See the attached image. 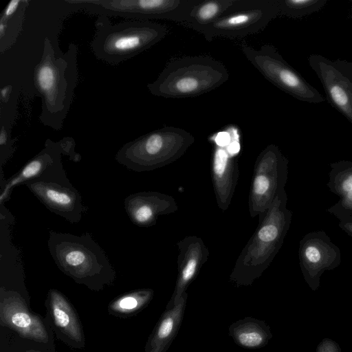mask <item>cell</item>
<instances>
[{"label": "cell", "instance_id": "cell-1", "mask_svg": "<svg viewBox=\"0 0 352 352\" xmlns=\"http://www.w3.org/2000/svg\"><path fill=\"white\" fill-rule=\"evenodd\" d=\"M77 47L70 44L60 54L46 38L41 60L34 72V82L42 98L40 120L55 129L61 128L72 102L77 84Z\"/></svg>", "mask_w": 352, "mask_h": 352}, {"label": "cell", "instance_id": "cell-2", "mask_svg": "<svg viewBox=\"0 0 352 352\" xmlns=\"http://www.w3.org/2000/svg\"><path fill=\"white\" fill-rule=\"evenodd\" d=\"M229 77L219 60L210 56H186L169 61L147 88L151 94L164 98H192L217 89Z\"/></svg>", "mask_w": 352, "mask_h": 352}, {"label": "cell", "instance_id": "cell-3", "mask_svg": "<svg viewBox=\"0 0 352 352\" xmlns=\"http://www.w3.org/2000/svg\"><path fill=\"white\" fill-rule=\"evenodd\" d=\"M95 27L91 50L98 59L112 65L149 49L168 32L166 25L151 21L128 20L111 24L104 16H98Z\"/></svg>", "mask_w": 352, "mask_h": 352}, {"label": "cell", "instance_id": "cell-4", "mask_svg": "<svg viewBox=\"0 0 352 352\" xmlns=\"http://www.w3.org/2000/svg\"><path fill=\"white\" fill-rule=\"evenodd\" d=\"M285 190L276 197L230 276L237 286L250 285L261 276L281 248L292 212L287 208Z\"/></svg>", "mask_w": 352, "mask_h": 352}, {"label": "cell", "instance_id": "cell-5", "mask_svg": "<svg viewBox=\"0 0 352 352\" xmlns=\"http://www.w3.org/2000/svg\"><path fill=\"white\" fill-rule=\"evenodd\" d=\"M48 248L59 269L76 282L94 288L109 283L115 277L104 250L89 234L51 232Z\"/></svg>", "mask_w": 352, "mask_h": 352}, {"label": "cell", "instance_id": "cell-6", "mask_svg": "<svg viewBox=\"0 0 352 352\" xmlns=\"http://www.w3.org/2000/svg\"><path fill=\"white\" fill-rule=\"evenodd\" d=\"M194 141V136L182 128L164 126L126 143L116 160L134 171L149 170L177 160Z\"/></svg>", "mask_w": 352, "mask_h": 352}, {"label": "cell", "instance_id": "cell-7", "mask_svg": "<svg viewBox=\"0 0 352 352\" xmlns=\"http://www.w3.org/2000/svg\"><path fill=\"white\" fill-rule=\"evenodd\" d=\"M199 0H67L98 16L130 20L164 19L183 24Z\"/></svg>", "mask_w": 352, "mask_h": 352}, {"label": "cell", "instance_id": "cell-8", "mask_svg": "<svg viewBox=\"0 0 352 352\" xmlns=\"http://www.w3.org/2000/svg\"><path fill=\"white\" fill-rule=\"evenodd\" d=\"M280 15L278 0H235L214 23L199 29L206 41L257 34Z\"/></svg>", "mask_w": 352, "mask_h": 352}, {"label": "cell", "instance_id": "cell-9", "mask_svg": "<svg viewBox=\"0 0 352 352\" xmlns=\"http://www.w3.org/2000/svg\"><path fill=\"white\" fill-rule=\"evenodd\" d=\"M241 50L253 67L282 91L300 100L311 102L324 100L322 96L283 58L273 45L264 44L259 49L242 45Z\"/></svg>", "mask_w": 352, "mask_h": 352}, {"label": "cell", "instance_id": "cell-10", "mask_svg": "<svg viewBox=\"0 0 352 352\" xmlns=\"http://www.w3.org/2000/svg\"><path fill=\"white\" fill-rule=\"evenodd\" d=\"M52 212L77 223L85 212L81 195L67 178L61 163L25 183Z\"/></svg>", "mask_w": 352, "mask_h": 352}, {"label": "cell", "instance_id": "cell-11", "mask_svg": "<svg viewBox=\"0 0 352 352\" xmlns=\"http://www.w3.org/2000/svg\"><path fill=\"white\" fill-rule=\"evenodd\" d=\"M288 160L278 146L268 145L258 155L250 193V212L266 213L287 179Z\"/></svg>", "mask_w": 352, "mask_h": 352}, {"label": "cell", "instance_id": "cell-12", "mask_svg": "<svg viewBox=\"0 0 352 352\" xmlns=\"http://www.w3.org/2000/svg\"><path fill=\"white\" fill-rule=\"evenodd\" d=\"M298 257L303 278L312 291L319 288L325 271L337 268L342 262L340 248L322 230L309 232L302 238Z\"/></svg>", "mask_w": 352, "mask_h": 352}, {"label": "cell", "instance_id": "cell-13", "mask_svg": "<svg viewBox=\"0 0 352 352\" xmlns=\"http://www.w3.org/2000/svg\"><path fill=\"white\" fill-rule=\"evenodd\" d=\"M309 63L320 79L329 102L352 122V63L311 56Z\"/></svg>", "mask_w": 352, "mask_h": 352}, {"label": "cell", "instance_id": "cell-14", "mask_svg": "<svg viewBox=\"0 0 352 352\" xmlns=\"http://www.w3.org/2000/svg\"><path fill=\"white\" fill-rule=\"evenodd\" d=\"M0 323L21 337L47 342L48 335L40 318L29 311L25 300L17 292L0 289Z\"/></svg>", "mask_w": 352, "mask_h": 352}, {"label": "cell", "instance_id": "cell-15", "mask_svg": "<svg viewBox=\"0 0 352 352\" xmlns=\"http://www.w3.org/2000/svg\"><path fill=\"white\" fill-rule=\"evenodd\" d=\"M72 140L65 138L60 142H54L48 140L45 148L6 183L0 195V204L5 201L14 187L41 175L46 170L61 163L62 155L71 152Z\"/></svg>", "mask_w": 352, "mask_h": 352}, {"label": "cell", "instance_id": "cell-16", "mask_svg": "<svg viewBox=\"0 0 352 352\" xmlns=\"http://www.w3.org/2000/svg\"><path fill=\"white\" fill-rule=\"evenodd\" d=\"M185 292L178 302L167 305L145 346V352H166L181 327L186 306Z\"/></svg>", "mask_w": 352, "mask_h": 352}, {"label": "cell", "instance_id": "cell-17", "mask_svg": "<svg viewBox=\"0 0 352 352\" xmlns=\"http://www.w3.org/2000/svg\"><path fill=\"white\" fill-rule=\"evenodd\" d=\"M228 335L238 346L246 349L263 348L272 338L270 326L265 321L252 317L232 323Z\"/></svg>", "mask_w": 352, "mask_h": 352}, {"label": "cell", "instance_id": "cell-18", "mask_svg": "<svg viewBox=\"0 0 352 352\" xmlns=\"http://www.w3.org/2000/svg\"><path fill=\"white\" fill-rule=\"evenodd\" d=\"M53 321L56 327L72 340L82 344L84 335L78 318L67 300L56 289L49 292Z\"/></svg>", "mask_w": 352, "mask_h": 352}, {"label": "cell", "instance_id": "cell-19", "mask_svg": "<svg viewBox=\"0 0 352 352\" xmlns=\"http://www.w3.org/2000/svg\"><path fill=\"white\" fill-rule=\"evenodd\" d=\"M162 206L160 195L155 193H137L124 201V208L131 220L142 226L153 223L156 215L162 212Z\"/></svg>", "mask_w": 352, "mask_h": 352}, {"label": "cell", "instance_id": "cell-20", "mask_svg": "<svg viewBox=\"0 0 352 352\" xmlns=\"http://www.w3.org/2000/svg\"><path fill=\"white\" fill-rule=\"evenodd\" d=\"M233 157L226 146L216 145L212 157V172L217 195L222 204L230 201L231 196V186L234 184Z\"/></svg>", "mask_w": 352, "mask_h": 352}, {"label": "cell", "instance_id": "cell-21", "mask_svg": "<svg viewBox=\"0 0 352 352\" xmlns=\"http://www.w3.org/2000/svg\"><path fill=\"white\" fill-rule=\"evenodd\" d=\"M200 242L191 243L184 252L183 261L179 266V274L176 285L170 300L167 305H176L200 268L202 260V251Z\"/></svg>", "mask_w": 352, "mask_h": 352}, {"label": "cell", "instance_id": "cell-22", "mask_svg": "<svg viewBox=\"0 0 352 352\" xmlns=\"http://www.w3.org/2000/svg\"><path fill=\"white\" fill-rule=\"evenodd\" d=\"M235 0H199L182 25L197 31L219 19Z\"/></svg>", "mask_w": 352, "mask_h": 352}, {"label": "cell", "instance_id": "cell-23", "mask_svg": "<svg viewBox=\"0 0 352 352\" xmlns=\"http://www.w3.org/2000/svg\"><path fill=\"white\" fill-rule=\"evenodd\" d=\"M153 297V290L151 289L133 291L113 300L109 310L116 315H132L146 307Z\"/></svg>", "mask_w": 352, "mask_h": 352}, {"label": "cell", "instance_id": "cell-24", "mask_svg": "<svg viewBox=\"0 0 352 352\" xmlns=\"http://www.w3.org/2000/svg\"><path fill=\"white\" fill-rule=\"evenodd\" d=\"M280 15L289 17H301L318 10L324 3L323 1L278 0Z\"/></svg>", "mask_w": 352, "mask_h": 352}, {"label": "cell", "instance_id": "cell-25", "mask_svg": "<svg viewBox=\"0 0 352 352\" xmlns=\"http://www.w3.org/2000/svg\"><path fill=\"white\" fill-rule=\"evenodd\" d=\"M328 212L338 211L352 213V190L340 197L334 205L327 209Z\"/></svg>", "mask_w": 352, "mask_h": 352}, {"label": "cell", "instance_id": "cell-26", "mask_svg": "<svg viewBox=\"0 0 352 352\" xmlns=\"http://www.w3.org/2000/svg\"><path fill=\"white\" fill-rule=\"evenodd\" d=\"M329 213L338 219L340 228L352 238V213L338 211H333Z\"/></svg>", "mask_w": 352, "mask_h": 352}, {"label": "cell", "instance_id": "cell-27", "mask_svg": "<svg viewBox=\"0 0 352 352\" xmlns=\"http://www.w3.org/2000/svg\"><path fill=\"white\" fill-rule=\"evenodd\" d=\"M316 352H342L340 345L329 338H324L317 346Z\"/></svg>", "mask_w": 352, "mask_h": 352}, {"label": "cell", "instance_id": "cell-28", "mask_svg": "<svg viewBox=\"0 0 352 352\" xmlns=\"http://www.w3.org/2000/svg\"><path fill=\"white\" fill-rule=\"evenodd\" d=\"M11 146V139H10V132L8 130L7 127L4 126L2 124L1 128V132H0L1 152H2L3 149H6L8 146Z\"/></svg>", "mask_w": 352, "mask_h": 352}, {"label": "cell", "instance_id": "cell-29", "mask_svg": "<svg viewBox=\"0 0 352 352\" xmlns=\"http://www.w3.org/2000/svg\"><path fill=\"white\" fill-rule=\"evenodd\" d=\"M12 87L10 85H7L3 87L1 90V101H4L6 102V100L8 99V97L11 93Z\"/></svg>", "mask_w": 352, "mask_h": 352}, {"label": "cell", "instance_id": "cell-30", "mask_svg": "<svg viewBox=\"0 0 352 352\" xmlns=\"http://www.w3.org/2000/svg\"><path fill=\"white\" fill-rule=\"evenodd\" d=\"M26 352H40V351H26Z\"/></svg>", "mask_w": 352, "mask_h": 352}]
</instances>
